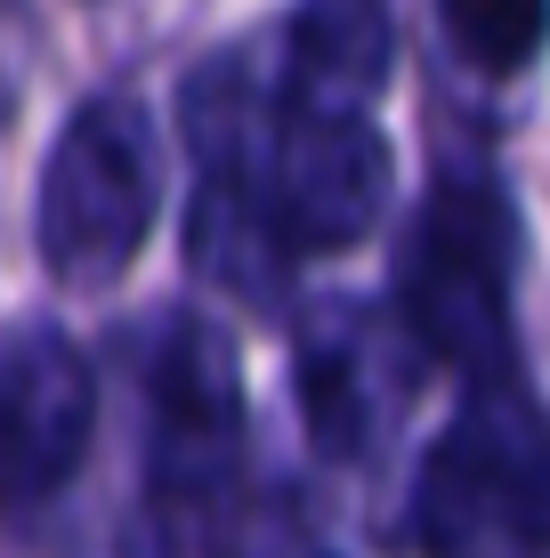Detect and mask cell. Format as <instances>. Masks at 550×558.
<instances>
[{
    "label": "cell",
    "instance_id": "cell-3",
    "mask_svg": "<svg viewBox=\"0 0 550 558\" xmlns=\"http://www.w3.org/2000/svg\"><path fill=\"white\" fill-rule=\"evenodd\" d=\"M155 130L130 98H89L41 179V259L73 292H106L155 235Z\"/></svg>",
    "mask_w": 550,
    "mask_h": 558
},
{
    "label": "cell",
    "instance_id": "cell-2",
    "mask_svg": "<svg viewBox=\"0 0 550 558\" xmlns=\"http://www.w3.org/2000/svg\"><path fill=\"white\" fill-rule=\"evenodd\" d=\"M421 550L550 558V421L518 397V380H486L478 405L429 446Z\"/></svg>",
    "mask_w": 550,
    "mask_h": 558
},
{
    "label": "cell",
    "instance_id": "cell-8",
    "mask_svg": "<svg viewBox=\"0 0 550 558\" xmlns=\"http://www.w3.org/2000/svg\"><path fill=\"white\" fill-rule=\"evenodd\" d=\"M445 41L478 73H518L550 41V0H438Z\"/></svg>",
    "mask_w": 550,
    "mask_h": 558
},
{
    "label": "cell",
    "instance_id": "cell-7",
    "mask_svg": "<svg viewBox=\"0 0 550 558\" xmlns=\"http://www.w3.org/2000/svg\"><path fill=\"white\" fill-rule=\"evenodd\" d=\"M389 82V16L381 0H308L292 16V98L325 106H372V89Z\"/></svg>",
    "mask_w": 550,
    "mask_h": 558
},
{
    "label": "cell",
    "instance_id": "cell-4",
    "mask_svg": "<svg viewBox=\"0 0 550 558\" xmlns=\"http://www.w3.org/2000/svg\"><path fill=\"white\" fill-rule=\"evenodd\" d=\"M389 203V146L365 106L292 98L276 106L268 138V210L292 252H340L356 243Z\"/></svg>",
    "mask_w": 550,
    "mask_h": 558
},
{
    "label": "cell",
    "instance_id": "cell-6",
    "mask_svg": "<svg viewBox=\"0 0 550 558\" xmlns=\"http://www.w3.org/2000/svg\"><path fill=\"white\" fill-rule=\"evenodd\" d=\"M235 437H243L235 349L211 324L179 316L155 349V470H162V486H211L235 461Z\"/></svg>",
    "mask_w": 550,
    "mask_h": 558
},
{
    "label": "cell",
    "instance_id": "cell-1",
    "mask_svg": "<svg viewBox=\"0 0 550 558\" xmlns=\"http://www.w3.org/2000/svg\"><path fill=\"white\" fill-rule=\"evenodd\" d=\"M510 267H518V219L494 179H445L421 203L396 267L405 332L421 356L453 364L469 380H510Z\"/></svg>",
    "mask_w": 550,
    "mask_h": 558
},
{
    "label": "cell",
    "instance_id": "cell-5",
    "mask_svg": "<svg viewBox=\"0 0 550 558\" xmlns=\"http://www.w3.org/2000/svg\"><path fill=\"white\" fill-rule=\"evenodd\" d=\"M89 453V364L65 332L0 340V502H41Z\"/></svg>",
    "mask_w": 550,
    "mask_h": 558
}]
</instances>
